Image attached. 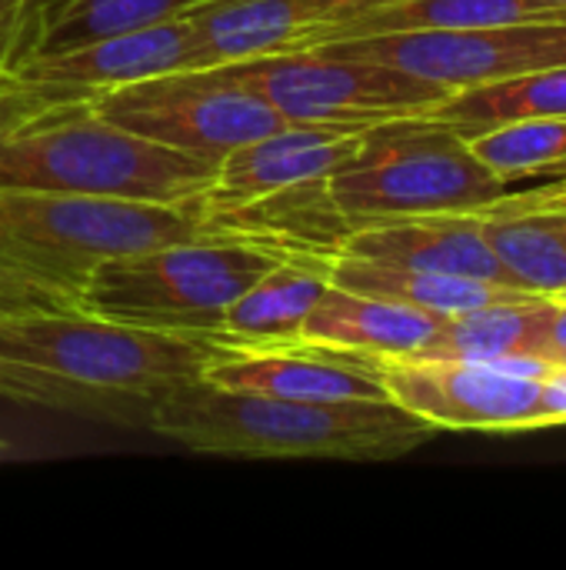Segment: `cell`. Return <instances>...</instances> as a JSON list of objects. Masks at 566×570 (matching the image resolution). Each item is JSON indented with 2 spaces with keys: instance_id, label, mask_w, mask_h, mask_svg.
<instances>
[{
  "instance_id": "1",
  "label": "cell",
  "mask_w": 566,
  "mask_h": 570,
  "mask_svg": "<svg viewBox=\"0 0 566 570\" xmlns=\"http://www.w3.org/2000/svg\"><path fill=\"white\" fill-rule=\"evenodd\" d=\"M220 341L127 327L67 311L0 314V397L143 428L167 391L197 381Z\"/></svg>"
},
{
  "instance_id": "2",
  "label": "cell",
  "mask_w": 566,
  "mask_h": 570,
  "mask_svg": "<svg viewBox=\"0 0 566 570\" xmlns=\"http://www.w3.org/2000/svg\"><path fill=\"white\" fill-rule=\"evenodd\" d=\"M214 167L110 124L93 97L40 90L0 67V190L193 204Z\"/></svg>"
},
{
  "instance_id": "3",
  "label": "cell",
  "mask_w": 566,
  "mask_h": 570,
  "mask_svg": "<svg viewBox=\"0 0 566 570\" xmlns=\"http://www.w3.org/2000/svg\"><path fill=\"white\" fill-rule=\"evenodd\" d=\"M147 431L193 451L234 458L397 461L424 448L437 428L390 397L287 401L187 381L150 407Z\"/></svg>"
},
{
  "instance_id": "4",
  "label": "cell",
  "mask_w": 566,
  "mask_h": 570,
  "mask_svg": "<svg viewBox=\"0 0 566 570\" xmlns=\"http://www.w3.org/2000/svg\"><path fill=\"white\" fill-rule=\"evenodd\" d=\"M284 257L244 237H190L100 261L80 307L127 327L217 341L230 304Z\"/></svg>"
},
{
  "instance_id": "5",
  "label": "cell",
  "mask_w": 566,
  "mask_h": 570,
  "mask_svg": "<svg viewBox=\"0 0 566 570\" xmlns=\"http://www.w3.org/2000/svg\"><path fill=\"white\" fill-rule=\"evenodd\" d=\"M190 237L227 234L203 220L197 204L0 190V267L77 301L100 261Z\"/></svg>"
},
{
  "instance_id": "6",
  "label": "cell",
  "mask_w": 566,
  "mask_h": 570,
  "mask_svg": "<svg viewBox=\"0 0 566 570\" xmlns=\"http://www.w3.org/2000/svg\"><path fill=\"white\" fill-rule=\"evenodd\" d=\"M330 197L357 227L414 214H480L510 197V180L447 124L420 114L367 127L330 177Z\"/></svg>"
},
{
  "instance_id": "7",
  "label": "cell",
  "mask_w": 566,
  "mask_h": 570,
  "mask_svg": "<svg viewBox=\"0 0 566 570\" xmlns=\"http://www.w3.org/2000/svg\"><path fill=\"white\" fill-rule=\"evenodd\" d=\"M220 67L257 90L287 124L367 130L384 120L430 114L450 97L440 83L407 70L327 53L320 47L264 53Z\"/></svg>"
},
{
  "instance_id": "8",
  "label": "cell",
  "mask_w": 566,
  "mask_h": 570,
  "mask_svg": "<svg viewBox=\"0 0 566 570\" xmlns=\"http://www.w3.org/2000/svg\"><path fill=\"white\" fill-rule=\"evenodd\" d=\"M97 110L127 134L217 167L230 150L260 140L287 120L224 67L157 73L93 97Z\"/></svg>"
},
{
  "instance_id": "9",
  "label": "cell",
  "mask_w": 566,
  "mask_h": 570,
  "mask_svg": "<svg viewBox=\"0 0 566 570\" xmlns=\"http://www.w3.org/2000/svg\"><path fill=\"white\" fill-rule=\"evenodd\" d=\"M320 50L397 67L454 94L464 87L497 83L517 73L566 63V20L467 30H400L334 40Z\"/></svg>"
},
{
  "instance_id": "10",
  "label": "cell",
  "mask_w": 566,
  "mask_h": 570,
  "mask_svg": "<svg viewBox=\"0 0 566 570\" xmlns=\"http://www.w3.org/2000/svg\"><path fill=\"white\" fill-rule=\"evenodd\" d=\"M390 401L437 431H537L540 381L467 357H370Z\"/></svg>"
},
{
  "instance_id": "11",
  "label": "cell",
  "mask_w": 566,
  "mask_h": 570,
  "mask_svg": "<svg viewBox=\"0 0 566 570\" xmlns=\"http://www.w3.org/2000/svg\"><path fill=\"white\" fill-rule=\"evenodd\" d=\"M387 3L394 0H207L187 13L193 27L187 70L324 47Z\"/></svg>"
},
{
  "instance_id": "12",
  "label": "cell",
  "mask_w": 566,
  "mask_h": 570,
  "mask_svg": "<svg viewBox=\"0 0 566 570\" xmlns=\"http://www.w3.org/2000/svg\"><path fill=\"white\" fill-rule=\"evenodd\" d=\"M190 47H193V27L183 13L153 27L107 33V37H93L83 43H70V47L27 53L13 60L7 70L17 80L33 83L40 90L100 97L107 90H117V87H127L157 73L187 70Z\"/></svg>"
},
{
  "instance_id": "13",
  "label": "cell",
  "mask_w": 566,
  "mask_h": 570,
  "mask_svg": "<svg viewBox=\"0 0 566 570\" xmlns=\"http://www.w3.org/2000/svg\"><path fill=\"white\" fill-rule=\"evenodd\" d=\"M364 130L287 124L260 140L230 150L210 177V187L193 200L200 217L230 214L250 200L270 197L287 187L330 180L357 150Z\"/></svg>"
},
{
  "instance_id": "14",
  "label": "cell",
  "mask_w": 566,
  "mask_h": 570,
  "mask_svg": "<svg viewBox=\"0 0 566 570\" xmlns=\"http://www.w3.org/2000/svg\"><path fill=\"white\" fill-rule=\"evenodd\" d=\"M337 254L427 274L477 277L517 287L497 261L480 214H414L357 224Z\"/></svg>"
},
{
  "instance_id": "15",
  "label": "cell",
  "mask_w": 566,
  "mask_h": 570,
  "mask_svg": "<svg viewBox=\"0 0 566 570\" xmlns=\"http://www.w3.org/2000/svg\"><path fill=\"white\" fill-rule=\"evenodd\" d=\"M207 381L287 401H374L387 397L370 357L317 347L287 344L264 351H224L203 374Z\"/></svg>"
},
{
  "instance_id": "16",
  "label": "cell",
  "mask_w": 566,
  "mask_h": 570,
  "mask_svg": "<svg viewBox=\"0 0 566 570\" xmlns=\"http://www.w3.org/2000/svg\"><path fill=\"white\" fill-rule=\"evenodd\" d=\"M440 321L444 317L410 304L350 291L330 281L300 331V344H317L357 357H407L437 334Z\"/></svg>"
},
{
  "instance_id": "17",
  "label": "cell",
  "mask_w": 566,
  "mask_h": 570,
  "mask_svg": "<svg viewBox=\"0 0 566 570\" xmlns=\"http://www.w3.org/2000/svg\"><path fill=\"white\" fill-rule=\"evenodd\" d=\"M330 284V257L290 254L257 277L227 311L217 341L230 351L300 344V331Z\"/></svg>"
},
{
  "instance_id": "18",
  "label": "cell",
  "mask_w": 566,
  "mask_h": 570,
  "mask_svg": "<svg viewBox=\"0 0 566 570\" xmlns=\"http://www.w3.org/2000/svg\"><path fill=\"white\" fill-rule=\"evenodd\" d=\"M557 297L527 294L444 317L414 357H467L497 364L504 357H544ZM410 357V354H407Z\"/></svg>"
},
{
  "instance_id": "19",
  "label": "cell",
  "mask_w": 566,
  "mask_h": 570,
  "mask_svg": "<svg viewBox=\"0 0 566 570\" xmlns=\"http://www.w3.org/2000/svg\"><path fill=\"white\" fill-rule=\"evenodd\" d=\"M484 234L520 291L566 294V207H527L510 194L484 210Z\"/></svg>"
},
{
  "instance_id": "20",
  "label": "cell",
  "mask_w": 566,
  "mask_h": 570,
  "mask_svg": "<svg viewBox=\"0 0 566 570\" xmlns=\"http://www.w3.org/2000/svg\"><path fill=\"white\" fill-rule=\"evenodd\" d=\"M330 281L340 287H350V291L410 304L434 317H454V314H464V311H474L484 304L514 301V297L530 294V291L494 284V281L404 271V267H387V264H374V261H360V257H347V254L330 257Z\"/></svg>"
},
{
  "instance_id": "21",
  "label": "cell",
  "mask_w": 566,
  "mask_h": 570,
  "mask_svg": "<svg viewBox=\"0 0 566 570\" xmlns=\"http://www.w3.org/2000/svg\"><path fill=\"white\" fill-rule=\"evenodd\" d=\"M427 117L447 124L464 140L524 117H566V63L454 90Z\"/></svg>"
},
{
  "instance_id": "22",
  "label": "cell",
  "mask_w": 566,
  "mask_h": 570,
  "mask_svg": "<svg viewBox=\"0 0 566 570\" xmlns=\"http://www.w3.org/2000/svg\"><path fill=\"white\" fill-rule=\"evenodd\" d=\"M200 3L207 0H37L20 57L83 43L107 33L153 27L190 13Z\"/></svg>"
},
{
  "instance_id": "23",
  "label": "cell",
  "mask_w": 566,
  "mask_h": 570,
  "mask_svg": "<svg viewBox=\"0 0 566 570\" xmlns=\"http://www.w3.org/2000/svg\"><path fill=\"white\" fill-rule=\"evenodd\" d=\"M537 20H566V10L537 0H394L360 17L344 40L400 30H467Z\"/></svg>"
},
{
  "instance_id": "24",
  "label": "cell",
  "mask_w": 566,
  "mask_h": 570,
  "mask_svg": "<svg viewBox=\"0 0 566 570\" xmlns=\"http://www.w3.org/2000/svg\"><path fill=\"white\" fill-rule=\"evenodd\" d=\"M504 180L560 170L566 177V117H524L467 140Z\"/></svg>"
},
{
  "instance_id": "25",
  "label": "cell",
  "mask_w": 566,
  "mask_h": 570,
  "mask_svg": "<svg viewBox=\"0 0 566 570\" xmlns=\"http://www.w3.org/2000/svg\"><path fill=\"white\" fill-rule=\"evenodd\" d=\"M67 307H80L77 297L40 284L33 277H23L17 271L0 267V314H13V311H67Z\"/></svg>"
},
{
  "instance_id": "26",
  "label": "cell",
  "mask_w": 566,
  "mask_h": 570,
  "mask_svg": "<svg viewBox=\"0 0 566 570\" xmlns=\"http://www.w3.org/2000/svg\"><path fill=\"white\" fill-rule=\"evenodd\" d=\"M566 424V367L554 364L547 377H540L537 397V431Z\"/></svg>"
},
{
  "instance_id": "27",
  "label": "cell",
  "mask_w": 566,
  "mask_h": 570,
  "mask_svg": "<svg viewBox=\"0 0 566 570\" xmlns=\"http://www.w3.org/2000/svg\"><path fill=\"white\" fill-rule=\"evenodd\" d=\"M33 7H37V0H0V43H7L13 50V60L23 53Z\"/></svg>"
},
{
  "instance_id": "28",
  "label": "cell",
  "mask_w": 566,
  "mask_h": 570,
  "mask_svg": "<svg viewBox=\"0 0 566 570\" xmlns=\"http://www.w3.org/2000/svg\"><path fill=\"white\" fill-rule=\"evenodd\" d=\"M517 204L527 207H566V177L560 184H550L544 190H530V194H514Z\"/></svg>"
},
{
  "instance_id": "29",
  "label": "cell",
  "mask_w": 566,
  "mask_h": 570,
  "mask_svg": "<svg viewBox=\"0 0 566 570\" xmlns=\"http://www.w3.org/2000/svg\"><path fill=\"white\" fill-rule=\"evenodd\" d=\"M13 63V50L7 43H0V67H10Z\"/></svg>"
},
{
  "instance_id": "30",
  "label": "cell",
  "mask_w": 566,
  "mask_h": 570,
  "mask_svg": "<svg viewBox=\"0 0 566 570\" xmlns=\"http://www.w3.org/2000/svg\"><path fill=\"white\" fill-rule=\"evenodd\" d=\"M537 3H547V7H560V10H566V0H537Z\"/></svg>"
},
{
  "instance_id": "31",
  "label": "cell",
  "mask_w": 566,
  "mask_h": 570,
  "mask_svg": "<svg viewBox=\"0 0 566 570\" xmlns=\"http://www.w3.org/2000/svg\"><path fill=\"white\" fill-rule=\"evenodd\" d=\"M550 364H560V367H566V351H560V354H557V357H554Z\"/></svg>"
},
{
  "instance_id": "32",
  "label": "cell",
  "mask_w": 566,
  "mask_h": 570,
  "mask_svg": "<svg viewBox=\"0 0 566 570\" xmlns=\"http://www.w3.org/2000/svg\"><path fill=\"white\" fill-rule=\"evenodd\" d=\"M3 451H7V448H3V444H0V454H3Z\"/></svg>"
},
{
  "instance_id": "33",
  "label": "cell",
  "mask_w": 566,
  "mask_h": 570,
  "mask_svg": "<svg viewBox=\"0 0 566 570\" xmlns=\"http://www.w3.org/2000/svg\"><path fill=\"white\" fill-rule=\"evenodd\" d=\"M560 297H566V294H560Z\"/></svg>"
}]
</instances>
